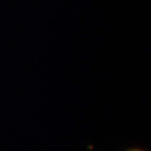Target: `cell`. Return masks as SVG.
Returning <instances> with one entry per match:
<instances>
[{
	"mask_svg": "<svg viewBox=\"0 0 151 151\" xmlns=\"http://www.w3.org/2000/svg\"><path fill=\"white\" fill-rule=\"evenodd\" d=\"M129 151H145V150H141V149H130Z\"/></svg>",
	"mask_w": 151,
	"mask_h": 151,
	"instance_id": "6da1fadb",
	"label": "cell"
}]
</instances>
